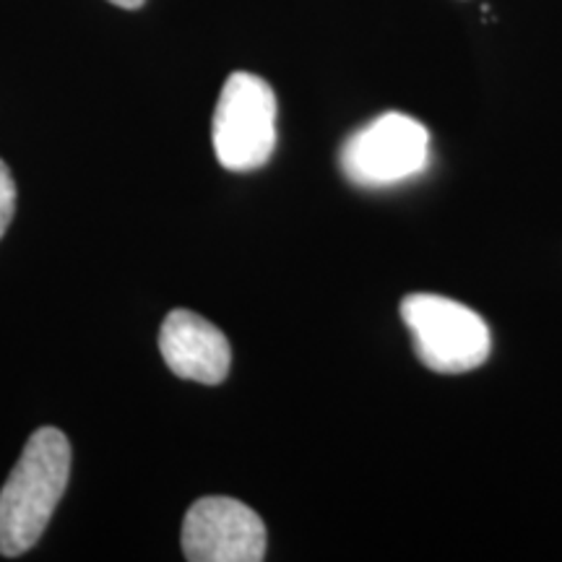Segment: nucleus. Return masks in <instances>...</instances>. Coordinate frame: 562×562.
I'll return each mask as SVG.
<instances>
[{
    "mask_svg": "<svg viewBox=\"0 0 562 562\" xmlns=\"http://www.w3.org/2000/svg\"><path fill=\"white\" fill-rule=\"evenodd\" d=\"M70 476V442L58 427H40L0 490V554L30 552L50 524Z\"/></svg>",
    "mask_w": 562,
    "mask_h": 562,
    "instance_id": "nucleus-1",
    "label": "nucleus"
},
{
    "mask_svg": "<svg viewBox=\"0 0 562 562\" xmlns=\"http://www.w3.org/2000/svg\"><path fill=\"white\" fill-rule=\"evenodd\" d=\"M402 321L412 331L414 355L435 372L476 370L487 362L492 339L487 323L463 302L440 294H406L402 300Z\"/></svg>",
    "mask_w": 562,
    "mask_h": 562,
    "instance_id": "nucleus-2",
    "label": "nucleus"
},
{
    "mask_svg": "<svg viewBox=\"0 0 562 562\" xmlns=\"http://www.w3.org/2000/svg\"><path fill=\"white\" fill-rule=\"evenodd\" d=\"M211 140L224 170H261L277 146V94L269 81L245 70L224 81L211 123Z\"/></svg>",
    "mask_w": 562,
    "mask_h": 562,
    "instance_id": "nucleus-3",
    "label": "nucleus"
},
{
    "mask_svg": "<svg viewBox=\"0 0 562 562\" xmlns=\"http://www.w3.org/2000/svg\"><path fill=\"white\" fill-rule=\"evenodd\" d=\"M430 133L404 112H385L344 140L339 161L349 182L360 188H389L425 170Z\"/></svg>",
    "mask_w": 562,
    "mask_h": 562,
    "instance_id": "nucleus-4",
    "label": "nucleus"
},
{
    "mask_svg": "<svg viewBox=\"0 0 562 562\" xmlns=\"http://www.w3.org/2000/svg\"><path fill=\"white\" fill-rule=\"evenodd\" d=\"M180 544L191 562H258L266 558V526L235 497H201L186 513Z\"/></svg>",
    "mask_w": 562,
    "mask_h": 562,
    "instance_id": "nucleus-5",
    "label": "nucleus"
},
{
    "mask_svg": "<svg viewBox=\"0 0 562 562\" xmlns=\"http://www.w3.org/2000/svg\"><path fill=\"white\" fill-rule=\"evenodd\" d=\"M159 351L182 381L220 385L229 375L232 349L214 323L191 311H172L161 323Z\"/></svg>",
    "mask_w": 562,
    "mask_h": 562,
    "instance_id": "nucleus-6",
    "label": "nucleus"
},
{
    "mask_svg": "<svg viewBox=\"0 0 562 562\" xmlns=\"http://www.w3.org/2000/svg\"><path fill=\"white\" fill-rule=\"evenodd\" d=\"M13 214H16V182H13V175L5 167V161L0 159V237L9 229Z\"/></svg>",
    "mask_w": 562,
    "mask_h": 562,
    "instance_id": "nucleus-7",
    "label": "nucleus"
},
{
    "mask_svg": "<svg viewBox=\"0 0 562 562\" xmlns=\"http://www.w3.org/2000/svg\"><path fill=\"white\" fill-rule=\"evenodd\" d=\"M112 5H121V9H128V11H136L140 5L146 3V0H110Z\"/></svg>",
    "mask_w": 562,
    "mask_h": 562,
    "instance_id": "nucleus-8",
    "label": "nucleus"
}]
</instances>
